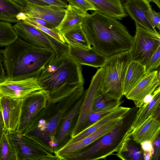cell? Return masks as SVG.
Wrapping results in <instances>:
<instances>
[{"label":"cell","mask_w":160,"mask_h":160,"mask_svg":"<svg viewBox=\"0 0 160 160\" xmlns=\"http://www.w3.org/2000/svg\"><path fill=\"white\" fill-rule=\"evenodd\" d=\"M82 27L92 47L104 56L130 50L133 37L116 19L95 11L85 18Z\"/></svg>","instance_id":"6da1fadb"},{"label":"cell","mask_w":160,"mask_h":160,"mask_svg":"<svg viewBox=\"0 0 160 160\" xmlns=\"http://www.w3.org/2000/svg\"><path fill=\"white\" fill-rule=\"evenodd\" d=\"M37 78L41 90L52 102L70 96L84 84L81 65L68 55L55 56Z\"/></svg>","instance_id":"7a4b0ae2"},{"label":"cell","mask_w":160,"mask_h":160,"mask_svg":"<svg viewBox=\"0 0 160 160\" xmlns=\"http://www.w3.org/2000/svg\"><path fill=\"white\" fill-rule=\"evenodd\" d=\"M2 51L6 78L12 80L37 78L55 56L52 48L33 45L18 37Z\"/></svg>","instance_id":"3957f363"},{"label":"cell","mask_w":160,"mask_h":160,"mask_svg":"<svg viewBox=\"0 0 160 160\" xmlns=\"http://www.w3.org/2000/svg\"><path fill=\"white\" fill-rule=\"evenodd\" d=\"M138 109L136 106L131 108L110 131L82 150L63 156L60 160H97L114 155L132 136V126Z\"/></svg>","instance_id":"277c9868"},{"label":"cell","mask_w":160,"mask_h":160,"mask_svg":"<svg viewBox=\"0 0 160 160\" xmlns=\"http://www.w3.org/2000/svg\"><path fill=\"white\" fill-rule=\"evenodd\" d=\"M84 91L83 86L58 102L48 101L23 134L38 137L47 144L50 141H57L56 135L61 122Z\"/></svg>","instance_id":"5b68a950"},{"label":"cell","mask_w":160,"mask_h":160,"mask_svg":"<svg viewBox=\"0 0 160 160\" xmlns=\"http://www.w3.org/2000/svg\"><path fill=\"white\" fill-rule=\"evenodd\" d=\"M129 52L108 57L103 69L101 94L107 100H120L123 96L125 77L131 61Z\"/></svg>","instance_id":"8992f818"},{"label":"cell","mask_w":160,"mask_h":160,"mask_svg":"<svg viewBox=\"0 0 160 160\" xmlns=\"http://www.w3.org/2000/svg\"><path fill=\"white\" fill-rule=\"evenodd\" d=\"M6 133L17 160H58L54 150L41 139L17 131Z\"/></svg>","instance_id":"52a82bcc"},{"label":"cell","mask_w":160,"mask_h":160,"mask_svg":"<svg viewBox=\"0 0 160 160\" xmlns=\"http://www.w3.org/2000/svg\"><path fill=\"white\" fill-rule=\"evenodd\" d=\"M135 34L129 51L131 60L145 66L160 46V35L135 23Z\"/></svg>","instance_id":"ba28073f"},{"label":"cell","mask_w":160,"mask_h":160,"mask_svg":"<svg viewBox=\"0 0 160 160\" xmlns=\"http://www.w3.org/2000/svg\"><path fill=\"white\" fill-rule=\"evenodd\" d=\"M13 28L18 37L33 45L52 48L56 57L68 54L67 44H62L58 42L48 34L22 20L15 23Z\"/></svg>","instance_id":"9c48e42d"},{"label":"cell","mask_w":160,"mask_h":160,"mask_svg":"<svg viewBox=\"0 0 160 160\" xmlns=\"http://www.w3.org/2000/svg\"><path fill=\"white\" fill-rule=\"evenodd\" d=\"M103 69L100 68L92 77L88 88L84 91V97L74 128L70 133L72 138L84 129L88 117L92 112V108L96 97L101 94Z\"/></svg>","instance_id":"30bf717a"},{"label":"cell","mask_w":160,"mask_h":160,"mask_svg":"<svg viewBox=\"0 0 160 160\" xmlns=\"http://www.w3.org/2000/svg\"><path fill=\"white\" fill-rule=\"evenodd\" d=\"M48 101L47 97L41 90L32 92L23 98L17 131L23 134L39 112L45 107Z\"/></svg>","instance_id":"8fae6325"},{"label":"cell","mask_w":160,"mask_h":160,"mask_svg":"<svg viewBox=\"0 0 160 160\" xmlns=\"http://www.w3.org/2000/svg\"><path fill=\"white\" fill-rule=\"evenodd\" d=\"M41 90L37 78L32 77L17 80L6 78L0 82V94L15 99H22L34 91Z\"/></svg>","instance_id":"7c38bea8"},{"label":"cell","mask_w":160,"mask_h":160,"mask_svg":"<svg viewBox=\"0 0 160 160\" xmlns=\"http://www.w3.org/2000/svg\"><path fill=\"white\" fill-rule=\"evenodd\" d=\"M66 9L53 5L28 3L24 8V13L30 18L44 20L57 29L64 16Z\"/></svg>","instance_id":"4fadbf2b"},{"label":"cell","mask_w":160,"mask_h":160,"mask_svg":"<svg viewBox=\"0 0 160 160\" xmlns=\"http://www.w3.org/2000/svg\"><path fill=\"white\" fill-rule=\"evenodd\" d=\"M121 118L109 122L78 141L70 144H64L54 151V155L58 160H60V158L63 156L76 153L82 150L112 130Z\"/></svg>","instance_id":"5bb4252c"},{"label":"cell","mask_w":160,"mask_h":160,"mask_svg":"<svg viewBox=\"0 0 160 160\" xmlns=\"http://www.w3.org/2000/svg\"><path fill=\"white\" fill-rule=\"evenodd\" d=\"M156 70L147 73L126 96L133 101L138 108L142 105L144 98L159 86L160 72Z\"/></svg>","instance_id":"9a60e30c"},{"label":"cell","mask_w":160,"mask_h":160,"mask_svg":"<svg viewBox=\"0 0 160 160\" xmlns=\"http://www.w3.org/2000/svg\"><path fill=\"white\" fill-rule=\"evenodd\" d=\"M22 99L1 96V111L6 132L17 131L20 118Z\"/></svg>","instance_id":"2e32d148"},{"label":"cell","mask_w":160,"mask_h":160,"mask_svg":"<svg viewBox=\"0 0 160 160\" xmlns=\"http://www.w3.org/2000/svg\"><path fill=\"white\" fill-rule=\"evenodd\" d=\"M149 0H126L123 5L128 15L135 23L155 32L158 31L150 24L148 18V10L152 8Z\"/></svg>","instance_id":"e0dca14e"},{"label":"cell","mask_w":160,"mask_h":160,"mask_svg":"<svg viewBox=\"0 0 160 160\" xmlns=\"http://www.w3.org/2000/svg\"><path fill=\"white\" fill-rule=\"evenodd\" d=\"M68 45V55L81 65L101 68L108 58L97 52L92 47L87 49Z\"/></svg>","instance_id":"ac0fdd59"},{"label":"cell","mask_w":160,"mask_h":160,"mask_svg":"<svg viewBox=\"0 0 160 160\" xmlns=\"http://www.w3.org/2000/svg\"><path fill=\"white\" fill-rule=\"evenodd\" d=\"M160 113L151 117L133 131L132 137L140 144L146 141L152 143L160 135Z\"/></svg>","instance_id":"d6986e66"},{"label":"cell","mask_w":160,"mask_h":160,"mask_svg":"<svg viewBox=\"0 0 160 160\" xmlns=\"http://www.w3.org/2000/svg\"><path fill=\"white\" fill-rule=\"evenodd\" d=\"M130 108L119 106L113 111L102 117L96 122L80 131L74 137L70 138L65 144H70L78 141L109 122L121 118Z\"/></svg>","instance_id":"ffe728a7"},{"label":"cell","mask_w":160,"mask_h":160,"mask_svg":"<svg viewBox=\"0 0 160 160\" xmlns=\"http://www.w3.org/2000/svg\"><path fill=\"white\" fill-rule=\"evenodd\" d=\"M88 14L69 4L66 9L64 16L57 29L62 34L67 31L80 26Z\"/></svg>","instance_id":"44dd1931"},{"label":"cell","mask_w":160,"mask_h":160,"mask_svg":"<svg viewBox=\"0 0 160 160\" xmlns=\"http://www.w3.org/2000/svg\"><path fill=\"white\" fill-rule=\"evenodd\" d=\"M96 8L97 11L120 20L128 14L121 0H88Z\"/></svg>","instance_id":"7402d4cb"},{"label":"cell","mask_w":160,"mask_h":160,"mask_svg":"<svg viewBox=\"0 0 160 160\" xmlns=\"http://www.w3.org/2000/svg\"><path fill=\"white\" fill-rule=\"evenodd\" d=\"M147 74L144 66L137 62L131 61L125 77L123 96H126Z\"/></svg>","instance_id":"603a6c76"},{"label":"cell","mask_w":160,"mask_h":160,"mask_svg":"<svg viewBox=\"0 0 160 160\" xmlns=\"http://www.w3.org/2000/svg\"><path fill=\"white\" fill-rule=\"evenodd\" d=\"M160 92L156 94L148 103H145L138 109L132 124L133 131L149 117L160 113Z\"/></svg>","instance_id":"cb8c5ba5"},{"label":"cell","mask_w":160,"mask_h":160,"mask_svg":"<svg viewBox=\"0 0 160 160\" xmlns=\"http://www.w3.org/2000/svg\"><path fill=\"white\" fill-rule=\"evenodd\" d=\"M84 93L71 109L60 125L56 137L58 145V148L59 146L65 141L69 135L72 124L76 117L79 113Z\"/></svg>","instance_id":"d4e9b609"},{"label":"cell","mask_w":160,"mask_h":160,"mask_svg":"<svg viewBox=\"0 0 160 160\" xmlns=\"http://www.w3.org/2000/svg\"><path fill=\"white\" fill-rule=\"evenodd\" d=\"M24 12V7L12 0H0V21L15 23L18 18Z\"/></svg>","instance_id":"484cf974"},{"label":"cell","mask_w":160,"mask_h":160,"mask_svg":"<svg viewBox=\"0 0 160 160\" xmlns=\"http://www.w3.org/2000/svg\"><path fill=\"white\" fill-rule=\"evenodd\" d=\"M123 160H143V151L140 144L132 138V136L124 143L118 152L114 154Z\"/></svg>","instance_id":"4316f807"},{"label":"cell","mask_w":160,"mask_h":160,"mask_svg":"<svg viewBox=\"0 0 160 160\" xmlns=\"http://www.w3.org/2000/svg\"><path fill=\"white\" fill-rule=\"evenodd\" d=\"M62 35L68 44L87 49L92 47L82 28V25L67 31Z\"/></svg>","instance_id":"83f0119b"},{"label":"cell","mask_w":160,"mask_h":160,"mask_svg":"<svg viewBox=\"0 0 160 160\" xmlns=\"http://www.w3.org/2000/svg\"><path fill=\"white\" fill-rule=\"evenodd\" d=\"M18 38L11 23L0 21V47H5Z\"/></svg>","instance_id":"f1b7e54d"},{"label":"cell","mask_w":160,"mask_h":160,"mask_svg":"<svg viewBox=\"0 0 160 160\" xmlns=\"http://www.w3.org/2000/svg\"><path fill=\"white\" fill-rule=\"evenodd\" d=\"M0 160H17L15 150L5 131L0 140Z\"/></svg>","instance_id":"f546056e"},{"label":"cell","mask_w":160,"mask_h":160,"mask_svg":"<svg viewBox=\"0 0 160 160\" xmlns=\"http://www.w3.org/2000/svg\"><path fill=\"white\" fill-rule=\"evenodd\" d=\"M124 102L123 100L115 101L107 108L97 112H92L89 115L85 128L96 122L102 117L113 111L121 106Z\"/></svg>","instance_id":"4dcf8cb0"},{"label":"cell","mask_w":160,"mask_h":160,"mask_svg":"<svg viewBox=\"0 0 160 160\" xmlns=\"http://www.w3.org/2000/svg\"><path fill=\"white\" fill-rule=\"evenodd\" d=\"M23 21L25 23L34 26L51 37L58 42L62 44L66 43L62 35L57 29H50L41 25L30 20L27 16L26 18Z\"/></svg>","instance_id":"1f68e13d"},{"label":"cell","mask_w":160,"mask_h":160,"mask_svg":"<svg viewBox=\"0 0 160 160\" xmlns=\"http://www.w3.org/2000/svg\"><path fill=\"white\" fill-rule=\"evenodd\" d=\"M24 8L28 3L40 5H53L66 8L68 5L63 0H12Z\"/></svg>","instance_id":"d6a6232c"},{"label":"cell","mask_w":160,"mask_h":160,"mask_svg":"<svg viewBox=\"0 0 160 160\" xmlns=\"http://www.w3.org/2000/svg\"><path fill=\"white\" fill-rule=\"evenodd\" d=\"M160 65V46L151 57L144 66L147 73L153 72L159 68Z\"/></svg>","instance_id":"836d02e7"},{"label":"cell","mask_w":160,"mask_h":160,"mask_svg":"<svg viewBox=\"0 0 160 160\" xmlns=\"http://www.w3.org/2000/svg\"><path fill=\"white\" fill-rule=\"evenodd\" d=\"M115 101L107 100L101 93L100 94L96 97L94 100L92 112H97L105 109L111 105Z\"/></svg>","instance_id":"e575fe53"},{"label":"cell","mask_w":160,"mask_h":160,"mask_svg":"<svg viewBox=\"0 0 160 160\" xmlns=\"http://www.w3.org/2000/svg\"><path fill=\"white\" fill-rule=\"evenodd\" d=\"M69 4L76 7L82 11H97L95 7L88 0H68Z\"/></svg>","instance_id":"d590c367"},{"label":"cell","mask_w":160,"mask_h":160,"mask_svg":"<svg viewBox=\"0 0 160 160\" xmlns=\"http://www.w3.org/2000/svg\"><path fill=\"white\" fill-rule=\"evenodd\" d=\"M148 18L152 26L154 28H157L159 30L160 29V13L152 10V8L149 9L148 12Z\"/></svg>","instance_id":"8d00e7d4"},{"label":"cell","mask_w":160,"mask_h":160,"mask_svg":"<svg viewBox=\"0 0 160 160\" xmlns=\"http://www.w3.org/2000/svg\"><path fill=\"white\" fill-rule=\"evenodd\" d=\"M153 148V154L152 160H158L160 156V135L152 143Z\"/></svg>","instance_id":"74e56055"},{"label":"cell","mask_w":160,"mask_h":160,"mask_svg":"<svg viewBox=\"0 0 160 160\" xmlns=\"http://www.w3.org/2000/svg\"><path fill=\"white\" fill-rule=\"evenodd\" d=\"M6 78V74L3 64V56L2 49L0 48V82Z\"/></svg>","instance_id":"f35d334b"},{"label":"cell","mask_w":160,"mask_h":160,"mask_svg":"<svg viewBox=\"0 0 160 160\" xmlns=\"http://www.w3.org/2000/svg\"><path fill=\"white\" fill-rule=\"evenodd\" d=\"M142 149L143 151L151 152L153 154V148L152 143L149 141H144L140 143Z\"/></svg>","instance_id":"ab89813d"},{"label":"cell","mask_w":160,"mask_h":160,"mask_svg":"<svg viewBox=\"0 0 160 160\" xmlns=\"http://www.w3.org/2000/svg\"><path fill=\"white\" fill-rule=\"evenodd\" d=\"M31 20L36 23L50 29H56L46 21L40 18H32L27 16Z\"/></svg>","instance_id":"60d3db41"},{"label":"cell","mask_w":160,"mask_h":160,"mask_svg":"<svg viewBox=\"0 0 160 160\" xmlns=\"http://www.w3.org/2000/svg\"><path fill=\"white\" fill-rule=\"evenodd\" d=\"M4 123L1 110L0 111V140L4 132Z\"/></svg>","instance_id":"b9f144b4"},{"label":"cell","mask_w":160,"mask_h":160,"mask_svg":"<svg viewBox=\"0 0 160 160\" xmlns=\"http://www.w3.org/2000/svg\"><path fill=\"white\" fill-rule=\"evenodd\" d=\"M153 153L151 152L143 151V158L145 160H152Z\"/></svg>","instance_id":"7bdbcfd3"},{"label":"cell","mask_w":160,"mask_h":160,"mask_svg":"<svg viewBox=\"0 0 160 160\" xmlns=\"http://www.w3.org/2000/svg\"><path fill=\"white\" fill-rule=\"evenodd\" d=\"M150 2L155 3L159 8H160V0H149Z\"/></svg>","instance_id":"ee69618b"},{"label":"cell","mask_w":160,"mask_h":160,"mask_svg":"<svg viewBox=\"0 0 160 160\" xmlns=\"http://www.w3.org/2000/svg\"><path fill=\"white\" fill-rule=\"evenodd\" d=\"M1 95L0 94V111L1 110Z\"/></svg>","instance_id":"f6af8a7d"},{"label":"cell","mask_w":160,"mask_h":160,"mask_svg":"<svg viewBox=\"0 0 160 160\" xmlns=\"http://www.w3.org/2000/svg\"><path fill=\"white\" fill-rule=\"evenodd\" d=\"M66 0L68 1V0Z\"/></svg>","instance_id":"bcb514c9"}]
</instances>
